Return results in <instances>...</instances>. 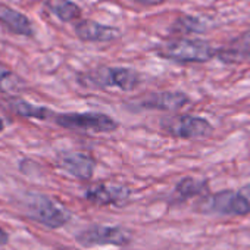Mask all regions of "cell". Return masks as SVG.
Masks as SVG:
<instances>
[{
  "mask_svg": "<svg viewBox=\"0 0 250 250\" xmlns=\"http://www.w3.org/2000/svg\"><path fill=\"white\" fill-rule=\"evenodd\" d=\"M78 81L90 88H118L122 91H133L140 85L142 77L137 71L124 66H97L80 74Z\"/></svg>",
  "mask_w": 250,
  "mask_h": 250,
  "instance_id": "cell-2",
  "label": "cell"
},
{
  "mask_svg": "<svg viewBox=\"0 0 250 250\" xmlns=\"http://www.w3.org/2000/svg\"><path fill=\"white\" fill-rule=\"evenodd\" d=\"M8 241H9V235H8V232L0 227V246H5V244H8Z\"/></svg>",
  "mask_w": 250,
  "mask_h": 250,
  "instance_id": "cell-19",
  "label": "cell"
},
{
  "mask_svg": "<svg viewBox=\"0 0 250 250\" xmlns=\"http://www.w3.org/2000/svg\"><path fill=\"white\" fill-rule=\"evenodd\" d=\"M190 103V97L183 91H156L147 94L142 100V106L146 109H159V110H180Z\"/></svg>",
  "mask_w": 250,
  "mask_h": 250,
  "instance_id": "cell-11",
  "label": "cell"
},
{
  "mask_svg": "<svg viewBox=\"0 0 250 250\" xmlns=\"http://www.w3.org/2000/svg\"><path fill=\"white\" fill-rule=\"evenodd\" d=\"M161 128L168 136L183 140H200L213 133V127L208 119L193 115H174L162 118Z\"/></svg>",
  "mask_w": 250,
  "mask_h": 250,
  "instance_id": "cell-5",
  "label": "cell"
},
{
  "mask_svg": "<svg viewBox=\"0 0 250 250\" xmlns=\"http://www.w3.org/2000/svg\"><path fill=\"white\" fill-rule=\"evenodd\" d=\"M46 6L62 22H72L81 17V8L72 0H47Z\"/></svg>",
  "mask_w": 250,
  "mask_h": 250,
  "instance_id": "cell-15",
  "label": "cell"
},
{
  "mask_svg": "<svg viewBox=\"0 0 250 250\" xmlns=\"http://www.w3.org/2000/svg\"><path fill=\"white\" fill-rule=\"evenodd\" d=\"M75 240L80 246L94 247V246H128L133 240L130 229L119 225H90L81 229Z\"/></svg>",
  "mask_w": 250,
  "mask_h": 250,
  "instance_id": "cell-7",
  "label": "cell"
},
{
  "mask_svg": "<svg viewBox=\"0 0 250 250\" xmlns=\"http://www.w3.org/2000/svg\"><path fill=\"white\" fill-rule=\"evenodd\" d=\"M58 165L78 180H90L94 174L96 161L84 152H63L58 156Z\"/></svg>",
  "mask_w": 250,
  "mask_h": 250,
  "instance_id": "cell-9",
  "label": "cell"
},
{
  "mask_svg": "<svg viewBox=\"0 0 250 250\" xmlns=\"http://www.w3.org/2000/svg\"><path fill=\"white\" fill-rule=\"evenodd\" d=\"M174 30L177 31H184V33H200L205 28L202 27V22L193 17H181L175 21Z\"/></svg>",
  "mask_w": 250,
  "mask_h": 250,
  "instance_id": "cell-18",
  "label": "cell"
},
{
  "mask_svg": "<svg viewBox=\"0 0 250 250\" xmlns=\"http://www.w3.org/2000/svg\"><path fill=\"white\" fill-rule=\"evenodd\" d=\"M74 31L80 40L88 43H109L121 37V31L116 27L104 25L91 20H84L77 22Z\"/></svg>",
  "mask_w": 250,
  "mask_h": 250,
  "instance_id": "cell-10",
  "label": "cell"
},
{
  "mask_svg": "<svg viewBox=\"0 0 250 250\" xmlns=\"http://www.w3.org/2000/svg\"><path fill=\"white\" fill-rule=\"evenodd\" d=\"M3 128H5V124H3V119H2V118H0V133H2V131H3Z\"/></svg>",
  "mask_w": 250,
  "mask_h": 250,
  "instance_id": "cell-21",
  "label": "cell"
},
{
  "mask_svg": "<svg viewBox=\"0 0 250 250\" xmlns=\"http://www.w3.org/2000/svg\"><path fill=\"white\" fill-rule=\"evenodd\" d=\"M175 191L181 199H188V197H194V196H203V193L208 191V183L205 180L186 177L177 184Z\"/></svg>",
  "mask_w": 250,
  "mask_h": 250,
  "instance_id": "cell-17",
  "label": "cell"
},
{
  "mask_svg": "<svg viewBox=\"0 0 250 250\" xmlns=\"http://www.w3.org/2000/svg\"><path fill=\"white\" fill-rule=\"evenodd\" d=\"M55 122L62 128L88 133H112L118 128V122L99 112H72L55 115Z\"/></svg>",
  "mask_w": 250,
  "mask_h": 250,
  "instance_id": "cell-6",
  "label": "cell"
},
{
  "mask_svg": "<svg viewBox=\"0 0 250 250\" xmlns=\"http://www.w3.org/2000/svg\"><path fill=\"white\" fill-rule=\"evenodd\" d=\"M5 104L11 112L17 113L22 118H34V119L44 121V119H49L50 116H55V113L49 107L37 106V104L30 103V102H27L21 97H17V96L6 99Z\"/></svg>",
  "mask_w": 250,
  "mask_h": 250,
  "instance_id": "cell-14",
  "label": "cell"
},
{
  "mask_svg": "<svg viewBox=\"0 0 250 250\" xmlns=\"http://www.w3.org/2000/svg\"><path fill=\"white\" fill-rule=\"evenodd\" d=\"M25 88V81L11 68L0 63V93L17 94Z\"/></svg>",
  "mask_w": 250,
  "mask_h": 250,
  "instance_id": "cell-16",
  "label": "cell"
},
{
  "mask_svg": "<svg viewBox=\"0 0 250 250\" xmlns=\"http://www.w3.org/2000/svg\"><path fill=\"white\" fill-rule=\"evenodd\" d=\"M196 208L205 215L244 216L250 213V184L240 190H224L202 197Z\"/></svg>",
  "mask_w": 250,
  "mask_h": 250,
  "instance_id": "cell-1",
  "label": "cell"
},
{
  "mask_svg": "<svg viewBox=\"0 0 250 250\" xmlns=\"http://www.w3.org/2000/svg\"><path fill=\"white\" fill-rule=\"evenodd\" d=\"M137 3H145V5H161L165 0H134Z\"/></svg>",
  "mask_w": 250,
  "mask_h": 250,
  "instance_id": "cell-20",
  "label": "cell"
},
{
  "mask_svg": "<svg viewBox=\"0 0 250 250\" xmlns=\"http://www.w3.org/2000/svg\"><path fill=\"white\" fill-rule=\"evenodd\" d=\"M216 56L222 62H243L250 58V30L235 37L227 46L218 50Z\"/></svg>",
  "mask_w": 250,
  "mask_h": 250,
  "instance_id": "cell-13",
  "label": "cell"
},
{
  "mask_svg": "<svg viewBox=\"0 0 250 250\" xmlns=\"http://www.w3.org/2000/svg\"><path fill=\"white\" fill-rule=\"evenodd\" d=\"M218 50L200 39H177L158 49V55L175 62L202 63L216 56Z\"/></svg>",
  "mask_w": 250,
  "mask_h": 250,
  "instance_id": "cell-4",
  "label": "cell"
},
{
  "mask_svg": "<svg viewBox=\"0 0 250 250\" xmlns=\"http://www.w3.org/2000/svg\"><path fill=\"white\" fill-rule=\"evenodd\" d=\"M22 209L31 221L50 229L62 228L72 216L71 212L58 200L40 193H27L22 202Z\"/></svg>",
  "mask_w": 250,
  "mask_h": 250,
  "instance_id": "cell-3",
  "label": "cell"
},
{
  "mask_svg": "<svg viewBox=\"0 0 250 250\" xmlns=\"http://www.w3.org/2000/svg\"><path fill=\"white\" fill-rule=\"evenodd\" d=\"M0 22H2L11 33L17 36H24V37H33L34 36V28L33 22L21 12L0 5Z\"/></svg>",
  "mask_w": 250,
  "mask_h": 250,
  "instance_id": "cell-12",
  "label": "cell"
},
{
  "mask_svg": "<svg viewBox=\"0 0 250 250\" xmlns=\"http://www.w3.org/2000/svg\"><path fill=\"white\" fill-rule=\"evenodd\" d=\"M131 190L121 184H97L87 188L84 197L97 206H119L130 199Z\"/></svg>",
  "mask_w": 250,
  "mask_h": 250,
  "instance_id": "cell-8",
  "label": "cell"
}]
</instances>
